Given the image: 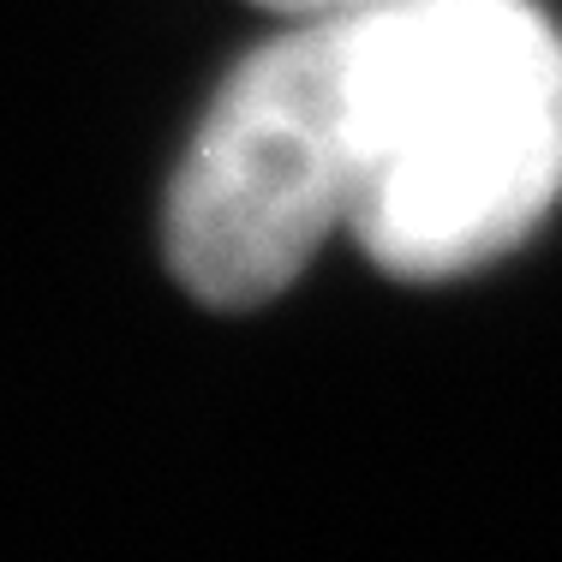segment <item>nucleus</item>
I'll list each match as a JSON object with an SVG mask.
<instances>
[{
  "mask_svg": "<svg viewBox=\"0 0 562 562\" xmlns=\"http://www.w3.org/2000/svg\"><path fill=\"white\" fill-rule=\"evenodd\" d=\"M347 227L378 270L443 281L562 198V36L532 0H366L329 19Z\"/></svg>",
  "mask_w": 562,
  "mask_h": 562,
  "instance_id": "1",
  "label": "nucleus"
},
{
  "mask_svg": "<svg viewBox=\"0 0 562 562\" xmlns=\"http://www.w3.org/2000/svg\"><path fill=\"white\" fill-rule=\"evenodd\" d=\"M251 7H270V12H281V19H293V24H312V19L353 12V7H366V0H251Z\"/></svg>",
  "mask_w": 562,
  "mask_h": 562,
  "instance_id": "3",
  "label": "nucleus"
},
{
  "mask_svg": "<svg viewBox=\"0 0 562 562\" xmlns=\"http://www.w3.org/2000/svg\"><path fill=\"white\" fill-rule=\"evenodd\" d=\"M347 227V150L329 19L270 36L227 72L168 192V270L186 293L246 312L288 288Z\"/></svg>",
  "mask_w": 562,
  "mask_h": 562,
  "instance_id": "2",
  "label": "nucleus"
}]
</instances>
